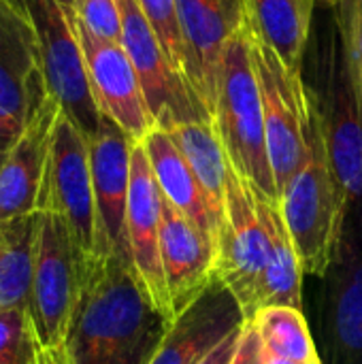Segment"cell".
I'll list each match as a JSON object with an SVG mask.
<instances>
[{
  "instance_id": "cell-1",
  "label": "cell",
  "mask_w": 362,
  "mask_h": 364,
  "mask_svg": "<svg viewBox=\"0 0 362 364\" xmlns=\"http://www.w3.org/2000/svg\"><path fill=\"white\" fill-rule=\"evenodd\" d=\"M169 326L132 260L109 254L85 269L60 350L66 364H149Z\"/></svg>"
},
{
  "instance_id": "cell-2",
  "label": "cell",
  "mask_w": 362,
  "mask_h": 364,
  "mask_svg": "<svg viewBox=\"0 0 362 364\" xmlns=\"http://www.w3.org/2000/svg\"><path fill=\"white\" fill-rule=\"evenodd\" d=\"M213 126L230 166L243 181L280 200L267 147L262 94L252 58V17L224 49L213 100Z\"/></svg>"
},
{
  "instance_id": "cell-3",
  "label": "cell",
  "mask_w": 362,
  "mask_h": 364,
  "mask_svg": "<svg viewBox=\"0 0 362 364\" xmlns=\"http://www.w3.org/2000/svg\"><path fill=\"white\" fill-rule=\"evenodd\" d=\"M309 156L280 196L282 215L294 239L305 275L324 277L341 228L344 200L331 168L318 98L312 92Z\"/></svg>"
},
{
  "instance_id": "cell-4",
  "label": "cell",
  "mask_w": 362,
  "mask_h": 364,
  "mask_svg": "<svg viewBox=\"0 0 362 364\" xmlns=\"http://www.w3.org/2000/svg\"><path fill=\"white\" fill-rule=\"evenodd\" d=\"M85 264L60 215L38 211L28 320L34 341L60 350L79 301Z\"/></svg>"
},
{
  "instance_id": "cell-5",
  "label": "cell",
  "mask_w": 362,
  "mask_h": 364,
  "mask_svg": "<svg viewBox=\"0 0 362 364\" xmlns=\"http://www.w3.org/2000/svg\"><path fill=\"white\" fill-rule=\"evenodd\" d=\"M329 58L324 62V94L318 98L331 168L344 207L362 203V96L354 58L335 9Z\"/></svg>"
},
{
  "instance_id": "cell-6",
  "label": "cell",
  "mask_w": 362,
  "mask_h": 364,
  "mask_svg": "<svg viewBox=\"0 0 362 364\" xmlns=\"http://www.w3.org/2000/svg\"><path fill=\"white\" fill-rule=\"evenodd\" d=\"M252 58L260 83L267 147L282 196L288 181L301 171L309 156V122L312 92L303 83V75H294L280 55L258 36L252 23Z\"/></svg>"
},
{
  "instance_id": "cell-7",
  "label": "cell",
  "mask_w": 362,
  "mask_h": 364,
  "mask_svg": "<svg viewBox=\"0 0 362 364\" xmlns=\"http://www.w3.org/2000/svg\"><path fill=\"white\" fill-rule=\"evenodd\" d=\"M38 211H51L62 218L85 269L100 258L90 141L64 111H60L53 126Z\"/></svg>"
},
{
  "instance_id": "cell-8",
  "label": "cell",
  "mask_w": 362,
  "mask_h": 364,
  "mask_svg": "<svg viewBox=\"0 0 362 364\" xmlns=\"http://www.w3.org/2000/svg\"><path fill=\"white\" fill-rule=\"evenodd\" d=\"M21 4L36 32L49 92L90 141L100 130L102 113L92 96L75 17L60 0H21Z\"/></svg>"
},
{
  "instance_id": "cell-9",
  "label": "cell",
  "mask_w": 362,
  "mask_h": 364,
  "mask_svg": "<svg viewBox=\"0 0 362 364\" xmlns=\"http://www.w3.org/2000/svg\"><path fill=\"white\" fill-rule=\"evenodd\" d=\"M122 47L126 49L156 126L169 130L179 124L213 122L211 109L173 64L137 0H122Z\"/></svg>"
},
{
  "instance_id": "cell-10",
  "label": "cell",
  "mask_w": 362,
  "mask_h": 364,
  "mask_svg": "<svg viewBox=\"0 0 362 364\" xmlns=\"http://www.w3.org/2000/svg\"><path fill=\"white\" fill-rule=\"evenodd\" d=\"M267 239L250 188L230 166L218 237L215 277L233 292L245 320L265 307Z\"/></svg>"
},
{
  "instance_id": "cell-11",
  "label": "cell",
  "mask_w": 362,
  "mask_h": 364,
  "mask_svg": "<svg viewBox=\"0 0 362 364\" xmlns=\"http://www.w3.org/2000/svg\"><path fill=\"white\" fill-rule=\"evenodd\" d=\"M322 279L324 337L333 364H362V203L344 207L337 245Z\"/></svg>"
},
{
  "instance_id": "cell-12",
  "label": "cell",
  "mask_w": 362,
  "mask_h": 364,
  "mask_svg": "<svg viewBox=\"0 0 362 364\" xmlns=\"http://www.w3.org/2000/svg\"><path fill=\"white\" fill-rule=\"evenodd\" d=\"M49 96L26 6L21 0H0V119L23 130Z\"/></svg>"
},
{
  "instance_id": "cell-13",
  "label": "cell",
  "mask_w": 362,
  "mask_h": 364,
  "mask_svg": "<svg viewBox=\"0 0 362 364\" xmlns=\"http://www.w3.org/2000/svg\"><path fill=\"white\" fill-rule=\"evenodd\" d=\"M75 26L85 58L92 96L100 113L117 124L132 141L141 143L158 126L126 49L122 43L94 36L77 21V17Z\"/></svg>"
},
{
  "instance_id": "cell-14",
  "label": "cell",
  "mask_w": 362,
  "mask_h": 364,
  "mask_svg": "<svg viewBox=\"0 0 362 364\" xmlns=\"http://www.w3.org/2000/svg\"><path fill=\"white\" fill-rule=\"evenodd\" d=\"M162 192L149 166L143 143L132 145L130 158V190L126 209V239L132 267L149 292L156 307L173 322V309L166 292L162 254Z\"/></svg>"
},
{
  "instance_id": "cell-15",
  "label": "cell",
  "mask_w": 362,
  "mask_h": 364,
  "mask_svg": "<svg viewBox=\"0 0 362 364\" xmlns=\"http://www.w3.org/2000/svg\"><path fill=\"white\" fill-rule=\"evenodd\" d=\"M132 141L117 124L102 115L100 130L90 139V166L98 218V254H124L130 258L126 239V209L130 190Z\"/></svg>"
},
{
  "instance_id": "cell-16",
  "label": "cell",
  "mask_w": 362,
  "mask_h": 364,
  "mask_svg": "<svg viewBox=\"0 0 362 364\" xmlns=\"http://www.w3.org/2000/svg\"><path fill=\"white\" fill-rule=\"evenodd\" d=\"M233 292L218 279L171 322L149 364H198L245 324Z\"/></svg>"
},
{
  "instance_id": "cell-17",
  "label": "cell",
  "mask_w": 362,
  "mask_h": 364,
  "mask_svg": "<svg viewBox=\"0 0 362 364\" xmlns=\"http://www.w3.org/2000/svg\"><path fill=\"white\" fill-rule=\"evenodd\" d=\"M194 85L213 115L218 73L228 41L250 21L247 0H177Z\"/></svg>"
},
{
  "instance_id": "cell-18",
  "label": "cell",
  "mask_w": 362,
  "mask_h": 364,
  "mask_svg": "<svg viewBox=\"0 0 362 364\" xmlns=\"http://www.w3.org/2000/svg\"><path fill=\"white\" fill-rule=\"evenodd\" d=\"M160 254L173 320L215 277V243L162 196Z\"/></svg>"
},
{
  "instance_id": "cell-19",
  "label": "cell",
  "mask_w": 362,
  "mask_h": 364,
  "mask_svg": "<svg viewBox=\"0 0 362 364\" xmlns=\"http://www.w3.org/2000/svg\"><path fill=\"white\" fill-rule=\"evenodd\" d=\"M62 107L53 96L26 124L0 166V222L38 211L51 134Z\"/></svg>"
},
{
  "instance_id": "cell-20",
  "label": "cell",
  "mask_w": 362,
  "mask_h": 364,
  "mask_svg": "<svg viewBox=\"0 0 362 364\" xmlns=\"http://www.w3.org/2000/svg\"><path fill=\"white\" fill-rule=\"evenodd\" d=\"M141 143L145 147L149 166L154 171L162 196L186 218H190L205 235H209L218 252L222 215L211 205L207 192L203 190L198 177L194 175L179 147L162 128H154Z\"/></svg>"
},
{
  "instance_id": "cell-21",
  "label": "cell",
  "mask_w": 362,
  "mask_h": 364,
  "mask_svg": "<svg viewBox=\"0 0 362 364\" xmlns=\"http://www.w3.org/2000/svg\"><path fill=\"white\" fill-rule=\"evenodd\" d=\"M250 188V186H247ZM250 196L267 239V273H265V307L288 305L303 309V264L294 239L282 215L280 200L250 188Z\"/></svg>"
},
{
  "instance_id": "cell-22",
  "label": "cell",
  "mask_w": 362,
  "mask_h": 364,
  "mask_svg": "<svg viewBox=\"0 0 362 364\" xmlns=\"http://www.w3.org/2000/svg\"><path fill=\"white\" fill-rule=\"evenodd\" d=\"M314 4L316 0H247L254 30L294 75H303Z\"/></svg>"
},
{
  "instance_id": "cell-23",
  "label": "cell",
  "mask_w": 362,
  "mask_h": 364,
  "mask_svg": "<svg viewBox=\"0 0 362 364\" xmlns=\"http://www.w3.org/2000/svg\"><path fill=\"white\" fill-rule=\"evenodd\" d=\"M166 132L173 139V143L179 147L188 164L192 166L211 205L222 215L230 162H228V156L224 151V145L218 136L213 122L179 124V126L169 128Z\"/></svg>"
},
{
  "instance_id": "cell-24",
  "label": "cell",
  "mask_w": 362,
  "mask_h": 364,
  "mask_svg": "<svg viewBox=\"0 0 362 364\" xmlns=\"http://www.w3.org/2000/svg\"><path fill=\"white\" fill-rule=\"evenodd\" d=\"M36 218L38 211L0 222V311L28 303Z\"/></svg>"
},
{
  "instance_id": "cell-25",
  "label": "cell",
  "mask_w": 362,
  "mask_h": 364,
  "mask_svg": "<svg viewBox=\"0 0 362 364\" xmlns=\"http://www.w3.org/2000/svg\"><path fill=\"white\" fill-rule=\"evenodd\" d=\"M252 324L256 326L262 348L275 356L290 358L297 363L320 364V356L309 333L307 320L303 309L288 307V305H271L262 307L254 318Z\"/></svg>"
},
{
  "instance_id": "cell-26",
  "label": "cell",
  "mask_w": 362,
  "mask_h": 364,
  "mask_svg": "<svg viewBox=\"0 0 362 364\" xmlns=\"http://www.w3.org/2000/svg\"><path fill=\"white\" fill-rule=\"evenodd\" d=\"M137 4H139L141 13L145 15L149 28L156 32L158 41L162 43L164 51L173 60V64L194 85L192 60H190V51H188V45H186V36H183V30H181V21H179L177 0H137Z\"/></svg>"
},
{
  "instance_id": "cell-27",
  "label": "cell",
  "mask_w": 362,
  "mask_h": 364,
  "mask_svg": "<svg viewBox=\"0 0 362 364\" xmlns=\"http://www.w3.org/2000/svg\"><path fill=\"white\" fill-rule=\"evenodd\" d=\"M34 346L26 307L0 311V364H26Z\"/></svg>"
},
{
  "instance_id": "cell-28",
  "label": "cell",
  "mask_w": 362,
  "mask_h": 364,
  "mask_svg": "<svg viewBox=\"0 0 362 364\" xmlns=\"http://www.w3.org/2000/svg\"><path fill=\"white\" fill-rule=\"evenodd\" d=\"M75 17L94 36L122 43V0H81Z\"/></svg>"
},
{
  "instance_id": "cell-29",
  "label": "cell",
  "mask_w": 362,
  "mask_h": 364,
  "mask_svg": "<svg viewBox=\"0 0 362 364\" xmlns=\"http://www.w3.org/2000/svg\"><path fill=\"white\" fill-rule=\"evenodd\" d=\"M352 58H354V68H356V79L361 85L362 96V0H341L337 6Z\"/></svg>"
},
{
  "instance_id": "cell-30",
  "label": "cell",
  "mask_w": 362,
  "mask_h": 364,
  "mask_svg": "<svg viewBox=\"0 0 362 364\" xmlns=\"http://www.w3.org/2000/svg\"><path fill=\"white\" fill-rule=\"evenodd\" d=\"M230 364H265V348H262V339L256 331V326L252 324V320H247L241 328V337L235 350V356Z\"/></svg>"
},
{
  "instance_id": "cell-31",
  "label": "cell",
  "mask_w": 362,
  "mask_h": 364,
  "mask_svg": "<svg viewBox=\"0 0 362 364\" xmlns=\"http://www.w3.org/2000/svg\"><path fill=\"white\" fill-rule=\"evenodd\" d=\"M241 328L235 331L233 335H228L207 358H203L198 364H230L233 356H235V350H237V343H239V337H241Z\"/></svg>"
},
{
  "instance_id": "cell-32",
  "label": "cell",
  "mask_w": 362,
  "mask_h": 364,
  "mask_svg": "<svg viewBox=\"0 0 362 364\" xmlns=\"http://www.w3.org/2000/svg\"><path fill=\"white\" fill-rule=\"evenodd\" d=\"M26 364H66V360H64L62 350L45 348V346H41V343L34 341L32 352H30V358H28Z\"/></svg>"
},
{
  "instance_id": "cell-33",
  "label": "cell",
  "mask_w": 362,
  "mask_h": 364,
  "mask_svg": "<svg viewBox=\"0 0 362 364\" xmlns=\"http://www.w3.org/2000/svg\"><path fill=\"white\" fill-rule=\"evenodd\" d=\"M21 134V130L13 128L11 124H6L4 119H0V166L6 158V154L11 151V147L15 145L17 136Z\"/></svg>"
},
{
  "instance_id": "cell-34",
  "label": "cell",
  "mask_w": 362,
  "mask_h": 364,
  "mask_svg": "<svg viewBox=\"0 0 362 364\" xmlns=\"http://www.w3.org/2000/svg\"><path fill=\"white\" fill-rule=\"evenodd\" d=\"M265 364H305V363H297V360H290V358H282V356H275V354H271V352H267V350H265Z\"/></svg>"
},
{
  "instance_id": "cell-35",
  "label": "cell",
  "mask_w": 362,
  "mask_h": 364,
  "mask_svg": "<svg viewBox=\"0 0 362 364\" xmlns=\"http://www.w3.org/2000/svg\"><path fill=\"white\" fill-rule=\"evenodd\" d=\"M64 6H66V11H70V13H75V9H77V4L81 2V0H60Z\"/></svg>"
},
{
  "instance_id": "cell-36",
  "label": "cell",
  "mask_w": 362,
  "mask_h": 364,
  "mask_svg": "<svg viewBox=\"0 0 362 364\" xmlns=\"http://www.w3.org/2000/svg\"><path fill=\"white\" fill-rule=\"evenodd\" d=\"M316 2H324V4H329V6H337L341 0H316Z\"/></svg>"
}]
</instances>
